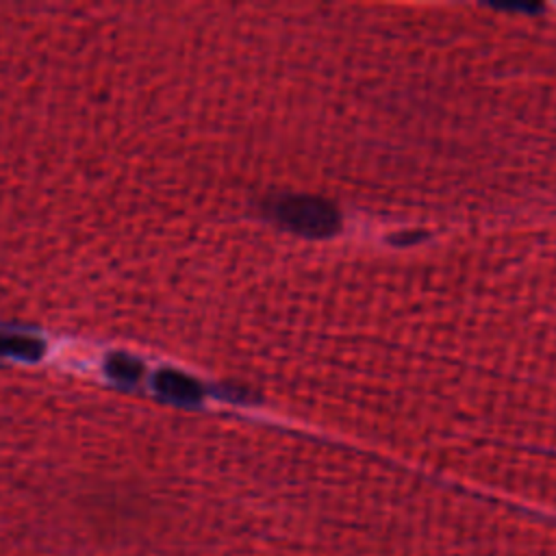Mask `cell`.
<instances>
[{"mask_svg": "<svg viewBox=\"0 0 556 556\" xmlns=\"http://www.w3.org/2000/svg\"><path fill=\"white\" fill-rule=\"evenodd\" d=\"M0 556H241V517L148 456H0Z\"/></svg>", "mask_w": 556, "mask_h": 556, "instance_id": "obj_1", "label": "cell"}, {"mask_svg": "<svg viewBox=\"0 0 556 556\" xmlns=\"http://www.w3.org/2000/svg\"><path fill=\"white\" fill-rule=\"evenodd\" d=\"M267 211L274 222L300 237H330L341 226L337 206L319 195L282 193L267 202Z\"/></svg>", "mask_w": 556, "mask_h": 556, "instance_id": "obj_2", "label": "cell"}, {"mask_svg": "<svg viewBox=\"0 0 556 556\" xmlns=\"http://www.w3.org/2000/svg\"><path fill=\"white\" fill-rule=\"evenodd\" d=\"M163 391L178 397V400H198L200 395V387L182 376H176V374H169L165 380H163Z\"/></svg>", "mask_w": 556, "mask_h": 556, "instance_id": "obj_3", "label": "cell"}]
</instances>
